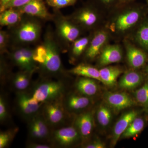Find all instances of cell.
Listing matches in <instances>:
<instances>
[{
    "mask_svg": "<svg viewBox=\"0 0 148 148\" xmlns=\"http://www.w3.org/2000/svg\"><path fill=\"white\" fill-rule=\"evenodd\" d=\"M31 1L32 0H12L11 1L7 4L0 11V12L7 9L21 7L27 4Z\"/></svg>",
    "mask_w": 148,
    "mask_h": 148,
    "instance_id": "36",
    "label": "cell"
},
{
    "mask_svg": "<svg viewBox=\"0 0 148 148\" xmlns=\"http://www.w3.org/2000/svg\"><path fill=\"white\" fill-rule=\"evenodd\" d=\"M23 15L17 8L6 9L0 12V25L9 29L14 27L20 22Z\"/></svg>",
    "mask_w": 148,
    "mask_h": 148,
    "instance_id": "24",
    "label": "cell"
},
{
    "mask_svg": "<svg viewBox=\"0 0 148 148\" xmlns=\"http://www.w3.org/2000/svg\"><path fill=\"white\" fill-rule=\"evenodd\" d=\"M136 101L146 110H148V82L135 91Z\"/></svg>",
    "mask_w": 148,
    "mask_h": 148,
    "instance_id": "31",
    "label": "cell"
},
{
    "mask_svg": "<svg viewBox=\"0 0 148 148\" xmlns=\"http://www.w3.org/2000/svg\"><path fill=\"white\" fill-rule=\"evenodd\" d=\"M99 70L101 82L108 86L114 85L118 77L122 73L120 68L115 66L104 67Z\"/></svg>",
    "mask_w": 148,
    "mask_h": 148,
    "instance_id": "26",
    "label": "cell"
},
{
    "mask_svg": "<svg viewBox=\"0 0 148 148\" xmlns=\"http://www.w3.org/2000/svg\"><path fill=\"white\" fill-rule=\"evenodd\" d=\"M30 91L37 101L43 103L62 98L68 90L65 78L40 77Z\"/></svg>",
    "mask_w": 148,
    "mask_h": 148,
    "instance_id": "4",
    "label": "cell"
},
{
    "mask_svg": "<svg viewBox=\"0 0 148 148\" xmlns=\"http://www.w3.org/2000/svg\"><path fill=\"white\" fill-rule=\"evenodd\" d=\"M147 1H148V0H147Z\"/></svg>",
    "mask_w": 148,
    "mask_h": 148,
    "instance_id": "43",
    "label": "cell"
},
{
    "mask_svg": "<svg viewBox=\"0 0 148 148\" xmlns=\"http://www.w3.org/2000/svg\"><path fill=\"white\" fill-rule=\"evenodd\" d=\"M75 87L77 92L90 98L98 91V86L95 79L84 77H79L75 83Z\"/></svg>",
    "mask_w": 148,
    "mask_h": 148,
    "instance_id": "22",
    "label": "cell"
},
{
    "mask_svg": "<svg viewBox=\"0 0 148 148\" xmlns=\"http://www.w3.org/2000/svg\"><path fill=\"white\" fill-rule=\"evenodd\" d=\"M27 123L28 141L50 143L53 130L48 124L41 113L35 116Z\"/></svg>",
    "mask_w": 148,
    "mask_h": 148,
    "instance_id": "10",
    "label": "cell"
},
{
    "mask_svg": "<svg viewBox=\"0 0 148 148\" xmlns=\"http://www.w3.org/2000/svg\"><path fill=\"white\" fill-rule=\"evenodd\" d=\"M64 97L42 103L41 113L52 130L68 125L67 120L71 115L64 107Z\"/></svg>",
    "mask_w": 148,
    "mask_h": 148,
    "instance_id": "5",
    "label": "cell"
},
{
    "mask_svg": "<svg viewBox=\"0 0 148 148\" xmlns=\"http://www.w3.org/2000/svg\"><path fill=\"white\" fill-rule=\"evenodd\" d=\"M69 74L75 75L79 77L89 78L101 82L100 70L89 64L81 63L73 69L67 71Z\"/></svg>",
    "mask_w": 148,
    "mask_h": 148,
    "instance_id": "23",
    "label": "cell"
},
{
    "mask_svg": "<svg viewBox=\"0 0 148 148\" xmlns=\"http://www.w3.org/2000/svg\"><path fill=\"white\" fill-rule=\"evenodd\" d=\"M10 47V36L8 31H0V54L6 55Z\"/></svg>",
    "mask_w": 148,
    "mask_h": 148,
    "instance_id": "33",
    "label": "cell"
},
{
    "mask_svg": "<svg viewBox=\"0 0 148 148\" xmlns=\"http://www.w3.org/2000/svg\"><path fill=\"white\" fill-rule=\"evenodd\" d=\"M35 72L20 71L12 73L9 79L11 86L15 92L29 90L32 85V80Z\"/></svg>",
    "mask_w": 148,
    "mask_h": 148,
    "instance_id": "17",
    "label": "cell"
},
{
    "mask_svg": "<svg viewBox=\"0 0 148 148\" xmlns=\"http://www.w3.org/2000/svg\"><path fill=\"white\" fill-rule=\"evenodd\" d=\"M126 56L130 66L133 69L141 68L145 64L147 56L142 50L129 42H125Z\"/></svg>",
    "mask_w": 148,
    "mask_h": 148,
    "instance_id": "20",
    "label": "cell"
},
{
    "mask_svg": "<svg viewBox=\"0 0 148 148\" xmlns=\"http://www.w3.org/2000/svg\"><path fill=\"white\" fill-rule=\"evenodd\" d=\"M145 122L141 118L136 117L130 123L121 137L123 138H130L140 133L144 128Z\"/></svg>",
    "mask_w": 148,
    "mask_h": 148,
    "instance_id": "27",
    "label": "cell"
},
{
    "mask_svg": "<svg viewBox=\"0 0 148 148\" xmlns=\"http://www.w3.org/2000/svg\"><path fill=\"white\" fill-rule=\"evenodd\" d=\"M18 127L10 128L0 132V148L8 147L18 133Z\"/></svg>",
    "mask_w": 148,
    "mask_h": 148,
    "instance_id": "29",
    "label": "cell"
},
{
    "mask_svg": "<svg viewBox=\"0 0 148 148\" xmlns=\"http://www.w3.org/2000/svg\"><path fill=\"white\" fill-rule=\"evenodd\" d=\"M138 112L131 111L123 115L116 122L113 130L112 145L114 146L131 122L137 117Z\"/></svg>",
    "mask_w": 148,
    "mask_h": 148,
    "instance_id": "19",
    "label": "cell"
},
{
    "mask_svg": "<svg viewBox=\"0 0 148 148\" xmlns=\"http://www.w3.org/2000/svg\"><path fill=\"white\" fill-rule=\"evenodd\" d=\"M143 81L142 75L137 72L130 71L125 73L120 79L119 85L120 88L126 90L135 89Z\"/></svg>",
    "mask_w": 148,
    "mask_h": 148,
    "instance_id": "25",
    "label": "cell"
},
{
    "mask_svg": "<svg viewBox=\"0 0 148 148\" xmlns=\"http://www.w3.org/2000/svg\"><path fill=\"white\" fill-rule=\"evenodd\" d=\"M111 108L106 105H101L97 110L96 117L98 123L103 127L108 126L112 119Z\"/></svg>",
    "mask_w": 148,
    "mask_h": 148,
    "instance_id": "28",
    "label": "cell"
},
{
    "mask_svg": "<svg viewBox=\"0 0 148 148\" xmlns=\"http://www.w3.org/2000/svg\"><path fill=\"white\" fill-rule=\"evenodd\" d=\"M99 56V66H108L121 61L123 57L122 51L121 47L118 45H106Z\"/></svg>",
    "mask_w": 148,
    "mask_h": 148,
    "instance_id": "18",
    "label": "cell"
},
{
    "mask_svg": "<svg viewBox=\"0 0 148 148\" xmlns=\"http://www.w3.org/2000/svg\"><path fill=\"white\" fill-rule=\"evenodd\" d=\"M91 36L92 34L86 36L79 37L71 45L68 51L71 63L76 61L81 56L84 55Z\"/></svg>",
    "mask_w": 148,
    "mask_h": 148,
    "instance_id": "21",
    "label": "cell"
},
{
    "mask_svg": "<svg viewBox=\"0 0 148 148\" xmlns=\"http://www.w3.org/2000/svg\"><path fill=\"white\" fill-rule=\"evenodd\" d=\"M54 34L61 45L63 52L68 51L72 43L81 36L83 30L69 16H64L59 9H53Z\"/></svg>",
    "mask_w": 148,
    "mask_h": 148,
    "instance_id": "3",
    "label": "cell"
},
{
    "mask_svg": "<svg viewBox=\"0 0 148 148\" xmlns=\"http://www.w3.org/2000/svg\"><path fill=\"white\" fill-rule=\"evenodd\" d=\"M34 51L29 46H12L6 55L11 64L20 71L36 73L38 66L33 57Z\"/></svg>",
    "mask_w": 148,
    "mask_h": 148,
    "instance_id": "6",
    "label": "cell"
},
{
    "mask_svg": "<svg viewBox=\"0 0 148 148\" xmlns=\"http://www.w3.org/2000/svg\"><path fill=\"white\" fill-rule=\"evenodd\" d=\"M42 21L36 17L24 14L18 24L9 29L10 46L39 43L42 32Z\"/></svg>",
    "mask_w": 148,
    "mask_h": 148,
    "instance_id": "2",
    "label": "cell"
},
{
    "mask_svg": "<svg viewBox=\"0 0 148 148\" xmlns=\"http://www.w3.org/2000/svg\"><path fill=\"white\" fill-rule=\"evenodd\" d=\"M103 5L108 7L111 6L114 3L115 0H98Z\"/></svg>",
    "mask_w": 148,
    "mask_h": 148,
    "instance_id": "39",
    "label": "cell"
},
{
    "mask_svg": "<svg viewBox=\"0 0 148 148\" xmlns=\"http://www.w3.org/2000/svg\"><path fill=\"white\" fill-rule=\"evenodd\" d=\"M63 52L61 45L56 37L54 30L47 27L42 40L34 48L33 57L38 66L40 77L65 79L69 73L61 60Z\"/></svg>",
    "mask_w": 148,
    "mask_h": 148,
    "instance_id": "1",
    "label": "cell"
},
{
    "mask_svg": "<svg viewBox=\"0 0 148 148\" xmlns=\"http://www.w3.org/2000/svg\"><path fill=\"white\" fill-rule=\"evenodd\" d=\"M141 16V12L138 9H126L114 17L109 24V29L117 34H124L137 25Z\"/></svg>",
    "mask_w": 148,
    "mask_h": 148,
    "instance_id": "7",
    "label": "cell"
},
{
    "mask_svg": "<svg viewBox=\"0 0 148 148\" xmlns=\"http://www.w3.org/2000/svg\"><path fill=\"white\" fill-rule=\"evenodd\" d=\"M82 141L79 132L74 125H66L52 130L50 143L54 148H69Z\"/></svg>",
    "mask_w": 148,
    "mask_h": 148,
    "instance_id": "9",
    "label": "cell"
},
{
    "mask_svg": "<svg viewBox=\"0 0 148 148\" xmlns=\"http://www.w3.org/2000/svg\"><path fill=\"white\" fill-rule=\"evenodd\" d=\"M104 101L107 106L115 110L120 111L135 105L132 98L125 92H106Z\"/></svg>",
    "mask_w": 148,
    "mask_h": 148,
    "instance_id": "16",
    "label": "cell"
},
{
    "mask_svg": "<svg viewBox=\"0 0 148 148\" xmlns=\"http://www.w3.org/2000/svg\"><path fill=\"white\" fill-rule=\"evenodd\" d=\"M12 0H0V11L3 8L9 3Z\"/></svg>",
    "mask_w": 148,
    "mask_h": 148,
    "instance_id": "40",
    "label": "cell"
},
{
    "mask_svg": "<svg viewBox=\"0 0 148 148\" xmlns=\"http://www.w3.org/2000/svg\"><path fill=\"white\" fill-rule=\"evenodd\" d=\"M17 8L21 13L36 17L42 21H52L53 19V14L49 12L44 0H32Z\"/></svg>",
    "mask_w": 148,
    "mask_h": 148,
    "instance_id": "15",
    "label": "cell"
},
{
    "mask_svg": "<svg viewBox=\"0 0 148 148\" xmlns=\"http://www.w3.org/2000/svg\"><path fill=\"white\" fill-rule=\"evenodd\" d=\"M64 107L70 115L86 112L92 105V98L77 92H66L63 98Z\"/></svg>",
    "mask_w": 148,
    "mask_h": 148,
    "instance_id": "12",
    "label": "cell"
},
{
    "mask_svg": "<svg viewBox=\"0 0 148 148\" xmlns=\"http://www.w3.org/2000/svg\"><path fill=\"white\" fill-rule=\"evenodd\" d=\"M68 16L83 31L95 29L100 19L98 10L92 5L84 6Z\"/></svg>",
    "mask_w": 148,
    "mask_h": 148,
    "instance_id": "11",
    "label": "cell"
},
{
    "mask_svg": "<svg viewBox=\"0 0 148 148\" xmlns=\"http://www.w3.org/2000/svg\"><path fill=\"white\" fill-rule=\"evenodd\" d=\"M28 148H54L53 145L50 143H40V142L27 141L26 145Z\"/></svg>",
    "mask_w": 148,
    "mask_h": 148,
    "instance_id": "37",
    "label": "cell"
},
{
    "mask_svg": "<svg viewBox=\"0 0 148 148\" xmlns=\"http://www.w3.org/2000/svg\"><path fill=\"white\" fill-rule=\"evenodd\" d=\"M15 106L18 113L27 122L41 112L42 103L32 95L30 90L15 92Z\"/></svg>",
    "mask_w": 148,
    "mask_h": 148,
    "instance_id": "8",
    "label": "cell"
},
{
    "mask_svg": "<svg viewBox=\"0 0 148 148\" xmlns=\"http://www.w3.org/2000/svg\"><path fill=\"white\" fill-rule=\"evenodd\" d=\"M84 148H104L106 145L101 140H96L83 146Z\"/></svg>",
    "mask_w": 148,
    "mask_h": 148,
    "instance_id": "38",
    "label": "cell"
},
{
    "mask_svg": "<svg viewBox=\"0 0 148 148\" xmlns=\"http://www.w3.org/2000/svg\"><path fill=\"white\" fill-rule=\"evenodd\" d=\"M120 1L122 3H128L131 2L132 1H135V0H120Z\"/></svg>",
    "mask_w": 148,
    "mask_h": 148,
    "instance_id": "41",
    "label": "cell"
},
{
    "mask_svg": "<svg viewBox=\"0 0 148 148\" xmlns=\"http://www.w3.org/2000/svg\"><path fill=\"white\" fill-rule=\"evenodd\" d=\"M73 123L79 132L82 142L87 141L91 137L94 128L93 113L86 111L76 115Z\"/></svg>",
    "mask_w": 148,
    "mask_h": 148,
    "instance_id": "14",
    "label": "cell"
},
{
    "mask_svg": "<svg viewBox=\"0 0 148 148\" xmlns=\"http://www.w3.org/2000/svg\"><path fill=\"white\" fill-rule=\"evenodd\" d=\"M10 118L8 103L3 94L0 95V122L1 124L5 123Z\"/></svg>",
    "mask_w": 148,
    "mask_h": 148,
    "instance_id": "32",
    "label": "cell"
},
{
    "mask_svg": "<svg viewBox=\"0 0 148 148\" xmlns=\"http://www.w3.org/2000/svg\"><path fill=\"white\" fill-rule=\"evenodd\" d=\"M135 39L140 45L148 51V21L140 26L135 34Z\"/></svg>",
    "mask_w": 148,
    "mask_h": 148,
    "instance_id": "30",
    "label": "cell"
},
{
    "mask_svg": "<svg viewBox=\"0 0 148 148\" xmlns=\"http://www.w3.org/2000/svg\"><path fill=\"white\" fill-rule=\"evenodd\" d=\"M78 0H45L48 5L53 9H59L74 5Z\"/></svg>",
    "mask_w": 148,
    "mask_h": 148,
    "instance_id": "34",
    "label": "cell"
},
{
    "mask_svg": "<svg viewBox=\"0 0 148 148\" xmlns=\"http://www.w3.org/2000/svg\"><path fill=\"white\" fill-rule=\"evenodd\" d=\"M1 77L3 81L9 79L12 74L10 71V67L6 61L4 55H1Z\"/></svg>",
    "mask_w": 148,
    "mask_h": 148,
    "instance_id": "35",
    "label": "cell"
},
{
    "mask_svg": "<svg viewBox=\"0 0 148 148\" xmlns=\"http://www.w3.org/2000/svg\"><path fill=\"white\" fill-rule=\"evenodd\" d=\"M109 38V34L107 30L101 29L94 32L84 54L86 60L92 61L100 55Z\"/></svg>",
    "mask_w": 148,
    "mask_h": 148,
    "instance_id": "13",
    "label": "cell"
},
{
    "mask_svg": "<svg viewBox=\"0 0 148 148\" xmlns=\"http://www.w3.org/2000/svg\"><path fill=\"white\" fill-rule=\"evenodd\" d=\"M146 71H147V73L148 74V66H147V69H146Z\"/></svg>",
    "mask_w": 148,
    "mask_h": 148,
    "instance_id": "42",
    "label": "cell"
}]
</instances>
